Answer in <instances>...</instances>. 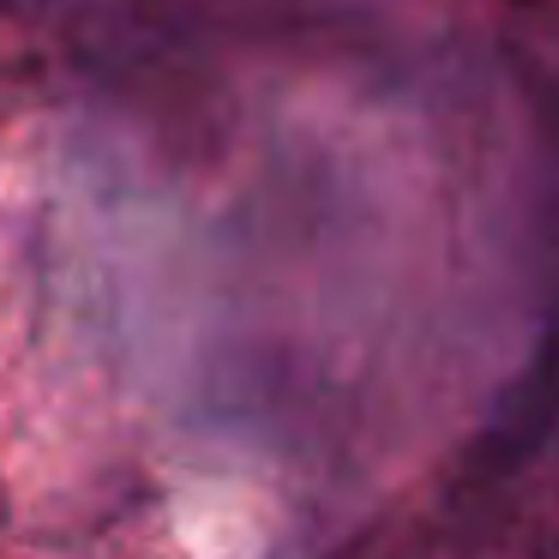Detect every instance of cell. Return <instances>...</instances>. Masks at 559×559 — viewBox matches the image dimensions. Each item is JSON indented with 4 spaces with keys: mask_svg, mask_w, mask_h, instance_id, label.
<instances>
[{
    "mask_svg": "<svg viewBox=\"0 0 559 559\" xmlns=\"http://www.w3.org/2000/svg\"><path fill=\"white\" fill-rule=\"evenodd\" d=\"M73 43L115 91H145L187 67V25L163 0H73Z\"/></svg>",
    "mask_w": 559,
    "mask_h": 559,
    "instance_id": "cell-1",
    "label": "cell"
},
{
    "mask_svg": "<svg viewBox=\"0 0 559 559\" xmlns=\"http://www.w3.org/2000/svg\"><path fill=\"white\" fill-rule=\"evenodd\" d=\"M0 7H7V13H25V7H37V0H0Z\"/></svg>",
    "mask_w": 559,
    "mask_h": 559,
    "instance_id": "cell-2",
    "label": "cell"
}]
</instances>
